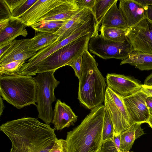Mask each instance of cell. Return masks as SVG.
<instances>
[{
    "mask_svg": "<svg viewBox=\"0 0 152 152\" xmlns=\"http://www.w3.org/2000/svg\"><path fill=\"white\" fill-rule=\"evenodd\" d=\"M59 36L55 33L37 32L29 43V49L34 52L44 48L55 42Z\"/></svg>",
    "mask_w": 152,
    "mask_h": 152,
    "instance_id": "23",
    "label": "cell"
},
{
    "mask_svg": "<svg viewBox=\"0 0 152 152\" xmlns=\"http://www.w3.org/2000/svg\"><path fill=\"white\" fill-rule=\"evenodd\" d=\"M133 0L137 4L144 7H146L152 5V0Z\"/></svg>",
    "mask_w": 152,
    "mask_h": 152,
    "instance_id": "36",
    "label": "cell"
},
{
    "mask_svg": "<svg viewBox=\"0 0 152 152\" xmlns=\"http://www.w3.org/2000/svg\"><path fill=\"white\" fill-rule=\"evenodd\" d=\"M144 84L146 85H152V73L148 75L145 79Z\"/></svg>",
    "mask_w": 152,
    "mask_h": 152,
    "instance_id": "39",
    "label": "cell"
},
{
    "mask_svg": "<svg viewBox=\"0 0 152 152\" xmlns=\"http://www.w3.org/2000/svg\"><path fill=\"white\" fill-rule=\"evenodd\" d=\"M38 0H26V1L16 8L12 12V16L18 18L27 11Z\"/></svg>",
    "mask_w": 152,
    "mask_h": 152,
    "instance_id": "30",
    "label": "cell"
},
{
    "mask_svg": "<svg viewBox=\"0 0 152 152\" xmlns=\"http://www.w3.org/2000/svg\"><path fill=\"white\" fill-rule=\"evenodd\" d=\"M24 60L13 61L0 66V76L19 75L21 67L25 63Z\"/></svg>",
    "mask_w": 152,
    "mask_h": 152,
    "instance_id": "27",
    "label": "cell"
},
{
    "mask_svg": "<svg viewBox=\"0 0 152 152\" xmlns=\"http://www.w3.org/2000/svg\"><path fill=\"white\" fill-rule=\"evenodd\" d=\"M98 30L107 39L117 42H124L127 40L126 35L128 30L100 26Z\"/></svg>",
    "mask_w": 152,
    "mask_h": 152,
    "instance_id": "24",
    "label": "cell"
},
{
    "mask_svg": "<svg viewBox=\"0 0 152 152\" xmlns=\"http://www.w3.org/2000/svg\"><path fill=\"white\" fill-rule=\"evenodd\" d=\"M104 102L113 126L114 136L119 135L135 123L129 114L123 98L108 87Z\"/></svg>",
    "mask_w": 152,
    "mask_h": 152,
    "instance_id": "8",
    "label": "cell"
},
{
    "mask_svg": "<svg viewBox=\"0 0 152 152\" xmlns=\"http://www.w3.org/2000/svg\"><path fill=\"white\" fill-rule=\"evenodd\" d=\"M68 20L45 21L42 20L31 25L30 27L37 32L55 33Z\"/></svg>",
    "mask_w": 152,
    "mask_h": 152,
    "instance_id": "26",
    "label": "cell"
},
{
    "mask_svg": "<svg viewBox=\"0 0 152 152\" xmlns=\"http://www.w3.org/2000/svg\"><path fill=\"white\" fill-rule=\"evenodd\" d=\"M120 135L103 142L100 152H119Z\"/></svg>",
    "mask_w": 152,
    "mask_h": 152,
    "instance_id": "28",
    "label": "cell"
},
{
    "mask_svg": "<svg viewBox=\"0 0 152 152\" xmlns=\"http://www.w3.org/2000/svg\"><path fill=\"white\" fill-rule=\"evenodd\" d=\"M49 152H68L66 140L58 139Z\"/></svg>",
    "mask_w": 152,
    "mask_h": 152,
    "instance_id": "32",
    "label": "cell"
},
{
    "mask_svg": "<svg viewBox=\"0 0 152 152\" xmlns=\"http://www.w3.org/2000/svg\"><path fill=\"white\" fill-rule=\"evenodd\" d=\"M105 107L102 104L91 110L81 123L68 132V152H100Z\"/></svg>",
    "mask_w": 152,
    "mask_h": 152,
    "instance_id": "2",
    "label": "cell"
},
{
    "mask_svg": "<svg viewBox=\"0 0 152 152\" xmlns=\"http://www.w3.org/2000/svg\"><path fill=\"white\" fill-rule=\"evenodd\" d=\"M117 0L106 13L102 19L101 27H113L128 30L129 28L122 13L117 6Z\"/></svg>",
    "mask_w": 152,
    "mask_h": 152,
    "instance_id": "20",
    "label": "cell"
},
{
    "mask_svg": "<svg viewBox=\"0 0 152 152\" xmlns=\"http://www.w3.org/2000/svg\"><path fill=\"white\" fill-rule=\"evenodd\" d=\"M127 40L134 51L152 54V21L146 18L128 30Z\"/></svg>",
    "mask_w": 152,
    "mask_h": 152,
    "instance_id": "9",
    "label": "cell"
},
{
    "mask_svg": "<svg viewBox=\"0 0 152 152\" xmlns=\"http://www.w3.org/2000/svg\"><path fill=\"white\" fill-rule=\"evenodd\" d=\"M0 129L11 142L10 152H49L58 139L54 129L35 118L8 121Z\"/></svg>",
    "mask_w": 152,
    "mask_h": 152,
    "instance_id": "1",
    "label": "cell"
},
{
    "mask_svg": "<svg viewBox=\"0 0 152 152\" xmlns=\"http://www.w3.org/2000/svg\"><path fill=\"white\" fill-rule=\"evenodd\" d=\"M148 7L141 6L133 0H120L118 8L129 28L146 17Z\"/></svg>",
    "mask_w": 152,
    "mask_h": 152,
    "instance_id": "15",
    "label": "cell"
},
{
    "mask_svg": "<svg viewBox=\"0 0 152 152\" xmlns=\"http://www.w3.org/2000/svg\"><path fill=\"white\" fill-rule=\"evenodd\" d=\"M115 0H96L92 10L96 26L99 27L104 17Z\"/></svg>",
    "mask_w": 152,
    "mask_h": 152,
    "instance_id": "25",
    "label": "cell"
},
{
    "mask_svg": "<svg viewBox=\"0 0 152 152\" xmlns=\"http://www.w3.org/2000/svg\"><path fill=\"white\" fill-rule=\"evenodd\" d=\"M55 71L38 73L34 77L37 85L36 106L38 118L48 125L52 123L53 117L52 104L56 100L54 90L60 83L55 77Z\"/></svg>",
    "mask_w": 152,
    "mask_h": 152,
    "instance_id": "5",
    "label": "cell"
},
{
    "mask_svg": "<svg viewBox=\"0 0 152 152\" xmlns=\"http://www.w3.org/2000/svg\"><path fill=\"white\" fill-rule=\"evenodd\" d=\"M65 0L38 1L18 18L27 26L38 22L40 19L54 8L63 3Z\"/></svg>",
    "mask_w": 152,
    "mask_h": 152,
    "instance_id": "14",
    "label": "cell"
},
{
    "mask_svg": "<svg viewBox=\"0 0 152 152\" xmlns=\"http://www.w3.org/2000/svg\"><path fill=\"white\" fill-rule=\"evenodd\" d=\"M37 85L31 76H0V94L4 100L18 109L37 105Z\"/></svg>",
    "mask_w": 152,
    "mask_h": 152,
    "instance_id": "4",
    "label": "cell"
},
{
    "mask_svg": "<svg viewBox=\"0 0 152 152\" xmlns=\"http://www.w3.org/2000/svg\"><path fill=\"white\" fill-rule=\"evenodd\" d=\"M147 123L150 127L152 128V114H151V116L149 119L147 121Z\"/></svg>",
    "mask_w": 152,
    "mask_h": 152,
    "instance_id": "42",
    "label": "cell"
},
{
    "mask_svg": "<svg viewBox=\"0 0 152 152\" xmlns=\"http://www.w3.org/2000/svg\"><path fill=\"white\" fill-rule=\"evenodd\" d=\"M88 50L91 53L104 59L115 58L122 60L127 58L134 51L127 40L117 42L105 39L98 30L89 41Z\"/></svg>",
    "mask_w": 152,
    "mask_h": 152,
    "instance_id": "7",
    "label": "cell"
},
{
    "mask_svg": "<svg viewBox=\"0 0 152 152\" xmlns=\"http://www.w3.org/2000/svg\"><path fill=\"white\" fill-rule=\"evenodd\" d=\"M82 9H80L78 6L77 0H65L63 3L53 8L42 18L39 21L42 20H69Z\"/></svg>",
    "mask_w": 152,
    "mask_h": 152,
    "instance_id": "17",
    "label": "cell"
},
{
    "mask_svg": "<svg viewBox=\"0 0 152 152\" xmlns=\"http://www.w3.org/2000/svg\"><path fill=\"white\" fill-rule=\"evenodd\" d=\"M11 17L0 20V31L4 30L8 26Z\"/></svg>",
    "mask_w": 152,
    "mask_h": 152,
    "instance_id": "37",
    "label": "cell"
},
{
    "mask_svg": "<svg viewBox=\"0 0 152 152\" xmlns=\"http://www.w3.org/2000/svg\"><path fill=\"white\" fill-rule=\"evenodd\" d=\"M82 55L73 61L69 66L73 69L76 76L80 79L83 71Z\"/></svg>",
    "mask_w": 152,
    "mask_h": 152,
    "instance_id": "31",
    "label": "cell"
},
{
    "mask_svg": "<svg viewBox=\"0 0 152 152\" xmlns=\"http://www.w3.org/2000/svg\"><path fill=\"white\" fill-rule=\"evenodd\" d=\"M53 112L52 123L57 130L69 127L77 120V116L70 107L60 99L56 101Z\"/></svg>",
    "mask_w": 152,
    "mask_h": 152,
    "instance_id": "16",
    "label": "cell"
},
{
    "mask_svg": "<svg viewBox=\"0 0 152 152\" xmlns=\"http://www.w3.org/2000/svg\"><path fill=\"white\" fill-rule=\"evenodd\" d=\"M119 152H130L129 151H125V152L120 151Z\"/></svg>",
    "mask_w": 152,
    "mask_h": 152,
    "instance_id": "43",
    "label": "cell"
},
{
    "mask_svg": "<svg viewBox=\"0 0 152 152\" xmlns=\"http://www.w3.org/2000/svg\"><path fill=\"white\" fill-rule=\"evenodd\" d=\"M128 64L141 71L152 70V54L133 51L128 57L122 60L120 65Z\"/></svg>",
    "mask_w": 152,
    "mask_h": 152,
    "instance_id": "22",
    "label": "cell"
},
{
    "mask_svg": "<svg viewBox=\"0 0 152 152\" xmlns=\"http://www.w3.org/2000/svg\"><path fill=\"white\" fill-rule=\"evenodd\" d=\"M89 40L83 36L55 52L44 60L39 66L37 73L54 71L69 66L71 62L88 50Z\"/></svg>",
    "mask_w": 152,
    "mask_h": 152,
    "instance_id": "6",
    "label": "cell"
},
{
    "mask_svg": "<svg viewBox=\"0 0 152 152\" xmlns=\"http://www.w3.org/2000/svg\"><path fill=\"white\" fill-rule=\"evenodd\" d=\"M30 40L31 39H15L5 47L4 51L0 55V66L16 61H25L35 55L37 52L29 49Z\"/></svg>",
    "mask_w": 152,
    "mask_h": 152,
    "instance_id": "13",
    "label": "cell"
},
{
    "mask_svg": "<svg viewBox=\"0 0 152 152\" xmlns=\"http://www.w3.org/2000/svg\"><path fill=\"white\" fill-rule=\"evenodd\" d=\"M94 16L89 8L81 9L73 18L65 23L55 33L59 36L56 41L59 42L71 35L75 30Z\"/></svg>",
    "mask_w": 152,
    "mask_h": 152,
    "instance_id": "18",
    "label": "cell"
},
{
    "mask_svg": "<svg viewBox=\"0 0 152 152\" xmlns=\"http://www.w3.org/2000/svg\"><path fill=\"white\" fill-rule=\"evenodd\" d=\"M142 124L135 123L120 134V151H129L135 140L145 134L141 127Z\"/></svg>",
    "mask_w": 152,
    "mask_h": 152,
    "instance_id": "21",
    "label": "cell"
},
{
    "mask_svg": "<svg viewBox=\"0 0 152 152\" xmlns=\"http://www.w3.org/2000/svg\"><path fill=\"white\" fill-rule=\"evenodd\" d=\"M11 15L13 11L26 0H3Z\"/></svg>",
    "mask_w": 152,
    "mask_h": 152,
    "instance_id": "33",
    "label": "cell"
},
{
    "mask_svg": "<svg viewBox=\"0 0 152 152\" xmlns=\"http://www.w3.org/2000/svg\"><path fill=\"white\" fill-rule=\"evenodd\" d=\"M141 90L148 96H152V85L142 84Z\"/></svg>",
    "mask_w": 152,
    "mask_h": 152,
    "instance_id": "35",
    "label": "cell"
},
{
    "mask_svg": "<svg viewBox=\"0 0 152 152\" xmlns=\"http://www.w3.org/2000/svg\"><path fill=\"white\" fill-rule=\"evenodd\" d=\"M146 103L150 114H152V96H147Z\"/></svg>",
    "mask_w": 152,
    "mask_h": 152,
    "instance_id": "38",
    "label": "cell"
},
{
    "mask_svg": "<svg viewBox=\"0 0 152 152\" xmlns=\"http://www.w3.org/2000/svg\"><path fill=\"white\" fill-rule=\"evenodd\" d=\"M26 27L18 18L11 16L8 26L0 31V49L9 45L18 36L26 37L28 34Z\"/></svg>",
    "mask_w": 152,
    "mask_h": 152,
    "instance_id": "19",
    "label": "cell"
},
{
    "mask_svg": "<svg viewBox=\"0 0 152 152\" xmlns=\"http://www.w3.org/2000/svg\"><path fill=\"white\" fill-rule=\"evenodd\" d=\"M146 18L152 21V5L148 7Z\"/></svg>",
    "mask_w": 152,
    "mask_h": 152,
    "instance_id": "40",
    "label": "cell"
},
{
    "mask_svg": "<svg viewBox=\"0 0 152 152\" xmlns=\"http://www.w3.org/2000/svg\"><path fill=\"white\" fill-rule=\"evenodd\" d=\"M102 136L103 142L113 138L114 136L113 126L106 109L104 117Z\"/></svg>",
    "mask_w": 152,
    "mask_h": 152,
    "instance_id": "29",
    "label": "cell"
},
{
    "mask_svg": "<svg viewBox=\"0 0 152 152\" xmlns=\"http://www.w3.org/2000/svg\"><path fill=\"white\" fill-rule=\"evenodd\" d=\"M88 50L82 55L83 71L79 80L78 97L80 103L92 109L104 102L107 85L98 64Z\"/></svg>",
    "mask_w": 152,
    "mask_h": 152,
    "instance_id": "3",
    "label": "cell"
},
{
    "mask_svg": "<svg viewBox=\"0 0 152 152\" xmlns=\"http://www.w3.org/2000/svg\"><path fill=\"white\" fill-rule=\"evenodd\" d=\"M95 1L96 0H77V2L78 6L80 9L88 8L92 10Z\"/></svg>",
    "mask_w": 152,
    "mask_h": 152,
    "instance_id": "34",
    "label": "cell"
},
{
    "mask_svg": "<svg viewBox=\"0 0 152 152\" xmlns=\"http://www.w3.org/2000/svg\"><path fill=\"white\" fill-rule=\"evenodd\" d=\"M147 96L140 90L123 98L129 114L135 123H147L150 118L151 114L146 103Z\"/></svg>",
    "mask_w": 152,
    "mask_h": 152,
    "instance_id": "12",
    "label": "cell"
},
{
    "mask_svg": "<svg viewBox=\"0 0 152 152\" xmlns=\"http://www.w3.org/2000/svg\"><path fill=\"white\" fill-rule=\"evenodd\" d=\"M106 81L107 87L123 98L140 90L142 85L134 77L115 73L107 74Z\"/></svg>",
    "mask_w": 152,
    "mask_h": 152,
    "instance_id": "11",
    "label": "cell"
},
{
    "mask_svg": "<svg viewBox=\"0 0 152 152\" xmlns=\"http://www.w3.org/2000/svg\"><path fill=\"white\" fill-rule=\"evenodd\" d=\"M80 37L79 33L75 31L69 36L58 42L56 41L53 44L39 50L36 54L24 63L21 67L19 75L31 76L36 75L39 65L48 56Z\"/></svg>",
    "mask_w": 152,
    "mask_h": 152,
    "instance_id": "10",
    "label": "cell"
},
{
    "mask_svg": "<svg viewBox=\"0 0 152 152\" xmlns=\"http://www.w3.org/2000/svg\"><path fill=\"white\" fill-rule=\"evenodd\" d=\"M0 115L1 116L2 113L4 108L5 107L3 102L2 98L1 97V96H0Z\"/></svg>",
    "mask_w": 152,
    "mask_h": 152,
    "instance_id": "41",
    "label": "cell"
}]
</instances>
